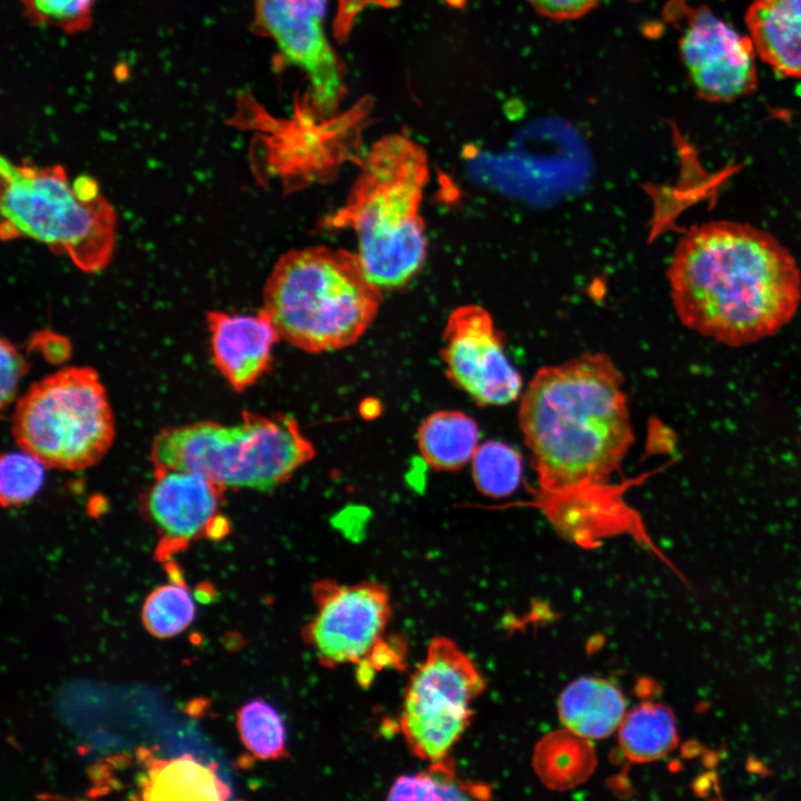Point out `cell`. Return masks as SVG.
I'll use <instances>...</instances> for the list:
<instances>
[{
  "instance_id": "15",
  "label": "cell",
  "mask_w": 801,
  "mask_h": 801,
  "mask_svg": "<svg viewBox=\"0 0 801 801\" xmlns=\"http://www.w3.org/2000/svg\"><path fill=\"white\" fill-rule=\"evenodd\" d=\"M212 362L237 392L256 384L270 368L280 336L259 309L255 315L211 310L206 316Z\"/></svg>"
},
{
  "instance_id": "2",
  "label": "cell",
  "mask_w": 801,
  "mask_h": 801,
  "mask_svg": "<svg viewBox=\"0 0 801 801\" xmlns=\"http://www.w3.org/2000/svg\"><path fill=\"white\" fill-rule=\"evenodd\" d=\"M623 375L587 353L541 367L520 398L518 424L535 494L611 484L634 441Z\"/></svg>"
},
{
  "instance_id": "30",
  "label": "cell",
  "mask_w": 801,
  "mask_h": 801,
  "mask_svg": "<svg viewBox=\"0 0 801 801\" xmlns=\"http://www.w3.org/2000/svg\"><path fill=\"white\" fill-rule=\"evenodd\" d=\"M36 347L43 350L44 355H48L56 359H63L70 350L68 342L53 333L40 332L36 334L32 339Z\"/></svg>"
},
{
  "instance_id": "13",
  "label": "cell",
  "mask_w": 801,
  "mask_h": 801,
  "mask_svg": "<svg viewBox=\"0 0 801 801\" xmlns=\"http://www.w3.org/2000/svg\"><path fill=\"white\" fill-rule=\"evenodd\" d=\"M225 492L198 472H155V481L142 497V510L160 534L156 557L168 561L192 541L209 537L221 516Z\"/></svg>"
},
{
  "instance_id": "25",
  "label": "cell",
  "mask_w": 801,
  "mask_h": 801,
  "mask_svg": "<svg viewBox=\"0 0 801 801\" xmlns=\"http://www.w3.org/2000/svg\"><path fill=\"white\" fill-rule=\"evenodd\" d=\"M44 465L31 454H2L0 462V498L3 507L31 500L44 479Z\"/></svg>"
},
{
  "instance_id": "7",
  "label": "cell",
  "mask_w": 801,
  "mask_h": 801,
  "mask_svg": "<svg viewBox=\"0 0 801 801\" xmlns=\"http://www.w3.org/2000/svg\"><path fill=\"white\" fill-rule=\"evenodd\" d=\"M105 386L91 367H65L32 384L17 402L12 435L46 467L81 471L97 464L115 438Z\"/></svg>"
},
{
  "instance_id": "28",
  "label": "cell",
  "mask_w": 801,
  "mask_h": 801,
  "mask_svg": "<svg viewBox=\"0 0 801 801\" xmlns=\"http://www.w3.org/2000/svg\"><path fill=\"white\" fill-rule=\"evenodd\" d=\"M601 0H528L541 14L555 20L578 18Z\"/></svg>"
},
{
  "instance_id": "12",
  "label": "cell",
  "mask_w": 801,
  "mask_h": 801,
  "mask_svg": "<svg viewBox=\"0 0 801 801\" xmlns=\"http://www.w3.org/2000/svg\"><path fill=\"white\" fill-rule=\"evenodd\" d=\"M680 53L695 91L705 100L733 101L756 87V52L750 37L740 34L709 9L690 12Z\"/></svg>"
},
{
  "instance_id": "8",
  "label": "cell",
  "mask_w": 801,
  "mask_h": 801,
  "mask_svg": "<svg viewBox=\"0 0 801 801\" xmlns=\"http://www.w3.org/2000/svg\"><path fill=\"white\" fill-rule=\"evenodd\" d=\"M484 688L483 675L453 641L433 640L404 695L399 724L411 751L429 763L448 759Z\"/></svg>"
},
{
  "instance_id": "24",
  "label": "cell",
  "mask_w": 801,
  "mask_h": 801,
  "mask_svg": "<svg viewBox=\"0 0 801 801\" xmlns=\"http://www.w3.org/2000/svg\"><path fill=\"white\" fill-rule=\"evenodd\" d=\"M195 617V605L185 583L162 585L152 591L142 606L146 629L157 637L182 632Z\"/></svg>"
},
{
  "instance_id": "1",
  "label": "cell",
  "mask_w": 801,
  "mask_h": 801,
  "mask_svg": "<svg viewBox=\"0 0 801 801\" xmlns=\"http://www.w3.org/2000/svg\"><path fill=\"white\" fill-rule=\"evenodd\" d=\"M668 279L683 325L730 345L775 334L801 301V271L791 253L768 231L738 221L685 231Z\"/></svg>"
},
{
  "instance_id": "27",
  "label": "cell",
  "mask_w": 801,
  "mask_h": 801,
  "mask_svg": "<svg viewBox=\"0 0 801 801\" xmlns=\"http://www.w3.org/2000/svg\"><path fill=\"white\" fill-rule=\"evenodd\" d=\"M1 350V387L0 403L2 409L11 403L17 394L18 385L28 369L26 358L19 353L17 347L7 338L2 337L0 343Z\"/></svg>"
},
{
  "instance_id": "19",
  "label": "cell",
  "mask_w": 801,
  "mask_h": 801,
  "mask_svg": "<svg viewBox=\"0 0 801 801\" xmlns=\"http://www.w3.org/2000/svg\"><path fill=\"white\" fill-rule=\"evenodd\" d=\"M481 433L467 414L442 409L428 415L417 431V446L424 461L434 469L458 471L472 462Z\"/></svg>"
},
{
  "instance_id": "10",
  "label": "cell",
  "mask_w": 801,
  "mask_h": 801,
  "mask_svg": "<svg viewBox=\"0 0 801 801\" xmlns=\"http://www.w3.org/2000/svg\"><path fill=\"white\" fill-rule=\"evenodd\" d=\"M442 358L448 379L479 406H503L522 396L523 378L506 354L505 338L479 305H462L449 314Z\"/></svg>"
},
{
  "instance_id": "16",
  "label": "cell",
  "mask_w": 801,
  "mask_h": 801,
  "mask_svg": "<svg viewBox=\"0 0 801 801\" xmlns=\"http://www.w3.org/2000/svg\"><path fill=\"white\" fill-rule=\"evenodd\" d=\"M745 23L756 55L777 72L801 79V0H754Z\"/></svg>"
},
{
  "instance_id": "23",
  "label": "cell",
  "mask_w": 801,
  "mask_h": 801,
  "mask_svg": "<svg viewBox=\"0 0 801 801\" xmlns=\"http://www.w3.org/2000/svg\"><path fill=\"white\" fill-rule=\"evenodd\" d=\"M237 729L255 758L278 760L288 755L284 719L270 703L255 699L244 704L237 714Z\"/></svg>"
},
{
  "instance_id": "29",
  "label": "cell",
  "mask_w": 801,
  "mask_h": 801,
  "mask_svg": "<svg viewBox=\"0 0 801 801\" xmlns=\"http://www.w3.org/2000/svg\"><path fill=\"white\" fill-rule=\"evenodd\" d=\"M363 660L368 663L374 671L384 668H400L403 661L400 642L385 641L382 637Z\"/></svg>"
},
{
  "instance_id": "26",
  "label": "cell",
  "mask_w": 801,
  "mask_h": 801,
  "mask_svg": "<svg viewBox=\"0 0 801 801\" xmlns=\"http://www.w3.org/2000/svg\"><path fill=\"white\" fill-rule=\"evenodd\" d=\"M96 0H24L31 18L68 32H77L90 24Z\"/></svg>"
},
{
  "instance_id": "22",
  "label": "cell",
  "mask_w": 801,
  "mask_h": 801,
  "mask_svg": "<svg viewBox=\"0 0 801 801\" xmlns=\"http://www.w3.org/2000/svg\"><path fill=\"white\" fill-rule=\"evenodd\" d=\"M471 465L476 488L492 498L512 495L522 482L521 454L511 445L500 441L481 443Z\"/></svg>"
},
{
  "instance_id": "3",
  "label": "cell",
  "mask_w": 801,
  "mask_h": 801,
  "mask_svg": "<svg viewBox=\"0 0 801 801\" xmlns=\"http://www.w3.org/2000/svg\"><path fill=\"white\" fill-rule=\"evenodd\" d=\"M429 178L426 151L406 136L376 141L365 156L346 201L324 220L350 229L370 279L382 288L399 287L423 267L427 237L421 208Z\"/></svg>"
},
{
  "instance_id": "14",
  "label": "cell",
  "mask_w": 801,
  "mask_h": 801,
  "mask_svg": "<svg viewBox=\"0 0 801 801\" xmlns=\"http://www.w3.org/2000/svg\"><path fill=\"white\" fill-rule=\"evenodd\" d=\"M536 502L563 537L585 548L617 534H630L651 545L639 515L624 501L623 488L612 483L536 494Z\"/></svg>"
},
{
  "instance_id": "18",
  "label": "cell",
  "mask_w": 801,
  "mask_h": 801,
  "mask_svg": "<svg viewBox=\"0 0 801 801\" xmlns=\"http://www.w3.org/2000/svg\"><path fill=\"white\" fill-rule=\"evenodd\" d=\"M146 774L139 781L142 800H227L230 788L218 777L215 767L189 754L147 761Z\"/></svg>"
},
{
  "instance_id": "9",
  "label": "cell",
  "mask_w": 801,
  "mask_h": 801,
  "mask_svg": "<svg viewBox=\"0 0 801 801\" xmlns=\"http://www.w3.org/2000/svg\"><path fill=\"white\" fill-rule=\"evenodd\" d=\"M316 612L303 631L319 662L329 668L358 663L383 637L392 615L388 591L374 581L313 587Z\"/></svg>"
},
{
  "instance_id": "11",
  "label": "cell",
  "mask_w": 801,
  "mask_h": 801,
  "mask_svg": "<svg viewBox=\"0 0 801 801\" xmlns=\"http://www.w3.org/2000/svg\"><path fill=\"white\" fill-rule=\"evenodd\" d=\"M326 7L327 0H256L255 7L256 28L306 72V96L323 118L333 116L345 92L343 66L324 30Z\"/></svg>"
},
{
  "instance_id": "6",
  "label": "cell",
  "mask_w": 801,
  "mask_h": 801,
  "mask_svg": "<svg viewBox=\"0 0 801 801\" xmlns=\"http://www.w3.org/2000/svg\"><path fill=\"white\" fill-rule=\"evenodd\" d=\"M0 174L2 239L23 236L40 241L86 273L108 265L117 220L103 196H80L60 165H17L2 158Z\"/></svg>"
},
{
  "instance_id": "31",
  "label": "cell",
  "mask_w": 801,
  "mask_h": 801,
  "mask_svg": "<svg viewBox=\"0 0 801 801\" xmlns=\"http://www.w3.org/2000/svg\"><path fill=\"white\" fill-rule=\"evenodd\" d=\"M394 0H340L339 13L336 22L337 33L343 37L346 34L349 23L354 16L366 4L373 3H393Z\"/></svg>"
},
{
  "instance_id": "20",
  "label": "cell",
  "mask_w": 801,
  "mask_h": 801,
  "mask_svg": "<svg viewBox=\"0 0 801 801\" xmlns=\"http://www.w3.org/2000/svg\"><path fill=\"white\" fill-rule=\"evenodd\" d=\"M617 731L623 754L635 763L664 758L679 740L674 713L655 702H644L626 712Z\"/></svg>"
},
{
  "instance_id": "21",
  "label": "cell",
  "mask_w": 801,
  "mask_h": 801,
  "mask_svg": "<svg viewBox=\"0 0 801 801\" xmlns=\"http://www.w3.org/2000/svg\"><path fill=\"white\" fill-rule=\"evenodd\" d=\"M488 785L459 779L448 759L432 762L415 774L397 778L388 791L389 800H479L488 799Z\"/></svg>"
},
{
  "instance_id": "17",
  "label": "cell",
  "mask_w": 801,
  "mask_h": 801,
  "mask_svg": "<svg viewBox=\"0 0 801 801\" xmlns=\"http://www.w3.org/2000/svg\"><path fill=\"white\" fill-rule=\"evenodd\" d=\"M626 714L625 698L613 682L595 676L570 683L558 699V716L574 735L601 740L619 730Z\"/></svg>"
},
{
  "instance_id": "5",
  "label": "cell",
  "mask_w": 801,
  "mask_h": 801,
  "mask_svg": "<svg viewBox=\"0 0 801 801\" xmlns=\"http://www.w3.org/2000/svg\"><path fill=\"white\" fill-rule=\"evenodd\" d=\"M315 455L293 416L249 412L231 425L205 421L162 428L150 449L155 472H198L226 491L276 488Z\"/></svg>"
},
{
  "instance_id": "4",
  "label": "cell",
  "mask_w": 801,
  "mask_h": 801,
  "mask_svg": "<svg viewBox=\"0 0 801 801\" xmlns=\"http://www.w3.org/2000/svg\"><path fill=\"white\" fill-rule=\"evenodd\" d=\"M383 301L357 253L308 246L284 253L270 270L261 310L280 339L318 354L354 345Z\"/></svg>"
}]
</instances>
